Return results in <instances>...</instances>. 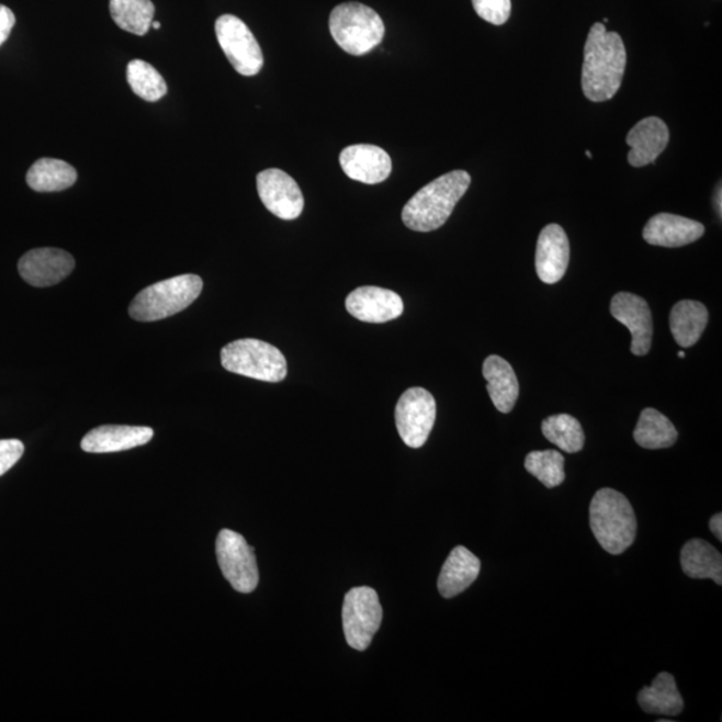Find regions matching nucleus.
<instances>
[{"mask_svg": "<svg viewBox=\"0 0 722 722\" xmlns=\"http://www.w3.org/2000/svg\"><path fill=\"white\" fill-rule=\"evenodd\" d=\"M627 69V50L620 35L603 23L593 24L585 45L583 90L587 100L605 102L620 90Z\"/></svg>", "mask_w": 722, "mask_h": 722, "instance_id": "f257e3e1", "label": "nucleus"}, {"mask_svg": "<svg viewBox=\"0 0 722 722\" xmlns=\"http://www.w3.org/2000/svg\"><path fill=\"white\" fill-rule=\"evenodd\" d=\"M471 185L467 171L454 170L421 188L403 207L402 219L415 232H432L450 218Z\"/></svg>", "mask_w": 722, "mask_h": 722, "instance_id": "f03ea898", "label": "nucleus"}, {"mask_svg": "<svg viewBox=\"0 0 722 722\" xmlns=\"http://www.w3.org/2000/svg\"><path fill=\"white\" fill-rule=\"evenodd\" d=\"M590 528L605 552L620 555L635 541L638 518L625 495L602 488L591 500Z\"/></svg>", "mask_w": 722, "mask_h": 722, "instance_id": "7ed1b4c3", "label": "nucleus"}, {"mask_svg": "<svg viewBox=\"0 0 722 722\" xmlns=\"http://www.w3.org/2000/svg\"><path fill=\"white\" fill-rule=\"evenodd\" d=\"M202 279L198 274H181L153 284L134 297L128 315L137 321H158L180 314L199 298Z\"/></svg>", "mask_w": 722, "mask_h": 722, "instance_id": "20e7f679", "label": "nucleus"}, {"mask_svg": "<svg viewBox=\"0 0 722 722\" xmlns=\"http://www.w3.org/2000/svg\"><path fill=\"white\" fill-rule=\"evenodd\" d=\"M329 30L340 48L354 57L372 52L385 34L381 15L357 2L336 5L330 12Z\"/></svg>", "mask_w": 722, "mask_h": 722, "instance_id": "39448f33", "label": "nucleus"}, {"mask_svg": "<svg viewBox=\"0 0 722 722\" xmlns=\"http://www.w3.org/2000/svg\"><path fill=\"white\" fill-rule=\"evenodd\" d=\"M222 364L226 371L256 381L279 383L286 377V359L277 347L257 339L229 342L222 350Z\"/></svg>", "mask_w": 722, "mask_h": 722, "instance_id": "423d86ee", "label": "nucleus"}, {"mask_svg": "<svg viewBox=\"0 0 722 722\" xmlns=\"http://www.w3.org/2000/svg\"><path fill=\"white\" fill-rule=\"evenodd\" d=\"M383 609L372 587H353L342 603V629L347 644L354 651L364 652L381 628Z\"/></svg>", "mask_w": 722, "mask_h": 722, "instance_id": "0eeeda50", "label": "nucleus"}, {"mask_svg": "<svg viewBox=\"0 0 722 722\" xmlns=\"http://www.w3.org/2000/svg\"><path fill=\"white\" fill-rule=\"evenodd\" d=\"M216 554L225 579L236 591L249 595L256 590L259 585V567L253 549L242 535L228 529L219 531Z\"/></svg>", "mask_w": 722, "mask_h": 722, "instance_id": "6e6552de", "label": "nucleus"}, {"mask_svg": "<svg viewBox=\"0 0 722 722\" xmlns=\"http://www.w3.org/2000/svg\"><path fill=\"white\" fill-rule=\"evenodd\" d=\"M216 35L226 58L238 75L253 77L264 66L259 42L240 18L226 14L216 21Z\"/></svg>", "mask_w": 722, "mask_h": 722, "instance_id": "1a4fd4ad", "label": "nucleus"}, {"mask_svg": "<svg viewBox=\"0 0 722 722\" xmlns=\"http://www.w3.org/2000/svg\"><path fill=\"white\" fill-rule=\"evenodd\" d=\"M437 419V402L425 388H409L396 404L397 432L411 449H420L427 442Z\"/></svg>", "mask_w": 722, "mask_h": 722, "instance_id": "9d476101", "label": "nucleus"}, {"mask_svg": "<svg viewBox=\"0 0 722 722\" xmlns=\"http://www.w3.org/2000/svg\"><path fill=\"white\" fill-rule=\"evenodd\" d=\"M257 192L262 204L274 216L296 219L304 210V195L297 182L280 169H267L257 176Z\"/></svg>", "mask_w": 722, "mask_h": 722, "instance_id": "9b49d317", "label": "nucleus"}, {"mask_svg": "<svg viewBox=\"0 0 722 722\" xmlns=\"http://www.w3.org/2000/svg\"><path fill=\"white\" fill-rule=\"evenodd\" d=\"M76 260L66 250L40 248L22 256L18 271L26 283L46 287L59 284L75 271Z\"/></svg>", "mask_w": 722, "mask_h": 722, "instance_id": "f8f14e48", "label": "nucleus"}, {"mask_svg": "<svg viewBox=\"0 0 722 722\" xmlns=\"http://www.w3.org/2000/svg\"><path fill=\"white\" fill-rule=\"evenodd\" d=\"M610 312L632 334L630 351L635 357H645L651 351L653 339V317L645 300L633 293H617L611 300Z\"/></svg>", "mask_w": 722, "mask_h": 722, "instance_id": "ddd939ff", "label": "nucleus"}, {"mask_svg": "<svg viewBox=\"0 0 722 722\" xmlns=\"http://www.w3.org/2000/svg\"><path fill=\"white\" fill-rule=\"evenodd\" d=\"M346 308L360 321L381 324L403 314V300L397 293L379 286H360L348 295Z\"/></svg>", "mask_w": 722, "mask_h": 722, "instance_id": "4468645a", "label": "nucleus"}, {"mask_svg": "<svg viewBox=\"0 0 722 722\" xmlns=\"http://www.w3.org/2000/svg\"><path fill=\"white\" fill-rule=\"evenodd\" d=\"M342 171L351 180L376 185L388 179L393 161L388 153L375 145H352L340 153Z\"/></svg>", "mask_w": 722, "mask_h": 722, "instance_id": "2eb2a0df", "label": "nucleus"}, {"mask_svg": "<svg viewBox=\"0 0 722 722\" xmlns=\"http://www.w3.org/2000/svg\"><path fill=\"white\" fill-rule=\"evenodd\" d=\"M571 261V244L562 226H544L538 238L535 268L544 284H556L565 277Z\"/></svg>", "mask_w": 722, "mask_h": 722, "instance_id": "dca6fc26", "label": "nucleus"}, {"mask_svg": "<svg viewBox=\"0 0 722 722\" xmlns=\"http://www.w3.org/2000/svg\"><path fill=\"white\" fill-rule=\"evenodd\" d=\"M706 234V228L699 222L677 214L659 213L648 219L644 228V238L654 247L680 248L689 245Z\"/></svg>", "mask_w": 722, "mask_h": 722, "instance_id": "f3484780", "label": "nucleus"}, {"mask_svg": "<svg viewBox=\"0 0 722 722\" xmlns=\"http://www.w3.org/2000/svg\"><path fill=\"white\" fill-rule=\"evenodd\" d=\"M669 128L663 120L647 117L629 132L627 143L630 151L628 161L634 168L646 167L657 160L669 144Z\"/></svg>", "mask_w": 722, "mask_h": 722, "instance_id": "a211bd4d", "label": "nucleus"}, {"mask_svg": "<svg viewBox=\"0 0 722 722\" xmlns=\"http://www.w3.org/2000/svg\"><path fill=\"white\" fill-rule=\"evenodd\" d=\"M153 436L155 432L150 427L101 426L83 438L81 447L91 454H108L149 443Z\"/></svg>", "mask_w": 722, "mask_h": 722, "instance_id": "6ab92c4d", "label": "nucleus"}, {"mask_svg": "<svg viewBox=\"0 0 722 722\" xmlns=\"http://www.w3.org/2000/svg\"><path fill=\"white\" fill-rule=\"evenodd\" d=\"M481 561L466 548L456 546L444 562L438 579V589L444 598L461 595L480 577Z\"/></svg>", "mask_w": 722, "mask_h": 722, "instance_id": "aec40b11", "label": "nucleus"}, {"mask_svg": "<svg viewBox=\"0 0 722 722\" xmlns=\"http://www.w3.org/2000/svg\"><path fill=\"white\" fill-rule=\"evenodd\" d=\"M483 376L487 381V391L498 411L509 414L519 396V383L509 361L493 354L483 364Z\"/></svg>", "mask_w": 722, "mask_h": 722, "instance_id": "412c9836", "label": "nucleus"}, {"mask_svg": "<svg viewBox=\"0 0 722 722\" xmlns=\"http://www.w3.org/2000/svg\"><path fill=\"white\" fill-rule=\"evenodd\" d=\"M709 314L706 305L682 300L670 312V330L678 346L689 348L700 340L708 326Z\"/></svg>", "mask_w": 722, "mask_h": 722, "instance_id": "4be33fe9", "label": "nucleus"}, {"mask_svg": "<svg viewBox=\"0 0 722 722\" xmlns=\"http://www.w3.org/2000/svg\"><path fill=\"white\" fill-rule=\"evenodd\" d=\"M682 572L695 579H713L722 585V556L711 543L691 540L681 550Z\"/></svg>", "mask_w": 722, "mask_h": 722, "instance_id": "5701e85b", "label": "nucleus"}, {"mask_svg": "<svg viewBox=\"0 0 722 722\" xmlns=\"http://www.w3.org/2000/svg\"><path fill=\"white\" fill-rule=\"evenodd\" d=\"M639 703L642 711L651 714L677 715L684 709L675 677L666 672L659 673L651 687L640 690Z\"/></svg>", "mask_w": 722, "mask_h": 722, "instance_id": "b1692460", "label": "nucleus"}, {"mask_svg": "<svg viewBox=\"0 0 722 722\" xmlns=\"http://www.w3.org/2000/svg\"><path fill=\"white\" fill-rule=\"evenodd\" d=\"M77 170L63 160L41 158L30 168L26 181L35 192H63L77 182Z\"/></svg>", "mask_w": 722, "mask_h": 722, "instance_id": "393cba45", "label": "nucleus"}, {"mask_svg": "<svg viewBox=\"0 0 722 722\" xmlns=\"http://www.w3.org/2000/svg\"><path fill=\"white\" fill-rule=\"evenodd\" d=\"M678 432L665 415L654 408H645L641 413L638 427L634 430V440L642 449H669L677 442Z\"/></svg>", "mask_w": 722, "mask_h": 722, "instance_id": "a878e982", "label": "nucleus"}, {"mask_svg": "<svg viewBox=\"0 0 722 722\" xmlns=\"http://www.w3.org/2000/svg\"><path fill=\"white\" fill-rule=\"evenodd\" d=\"M155 12L151 0H110V14L115 24L134 35L149 32Z\"/></svg>", "mask_w": 722, "mask_h": 722, "instance_id": "bb28decb", "label": "nucleus"}, {"mask_svg": "<svg viewBox=\"0 0 722 722\" xmlns=\"http://www.w3.org/2000/svg\"><path fill=\"white\" fill-rule=\"evenodd\" d=\"M543 436L567 454H575L584 449L585 432L579 421L572 415L549 416L542 424Z\"/></svg>", "mask_w": 722, "mask_h": 722, "instance_id": "cd10ccee", "label": "nucleus"}, {"mask_svg": "<svg viewBox=\"0 0 722 722\" xmlns=\"http://www.w3.org/2000/svg\"><path fill=\"white\" fill-rule=\"evenodd\" d=\"M127 83L134 94L148 102L160 101L168 93V84L155 67L145 60L134 59L127 65Z\"/></svg>", "mask_w": 722, "mask_h": 722, "instance_id": "c85d7f7f", "label": "nucleus"}, {"mask_svg": "<svg viewBox=\"0 0 722 722\" xmlns=\"http://www.w3.org/2000/svg\"><path fill=\"white\" fill-rule=\"evenodd\" d=\"M524 469L543 486L554 488L565 482V458L555 450L532 451L524 459Z\"/></svg>", "mask_w": 722, "mask_h": 722, "instance_id": "c756f323", "label": "nucleus"}, {"mask_svg": "<svg viewBox=\"0 0 722 722\" xmlns=\"http://www.w3.org/2000/svg\"><path fill=\"white\" fill-rule=\"evenodd\" d=\"M483 21L501 26L511 15V0H471Z\"/></svg>", "mask_w": 722, "mask_h": 722, "instance_id": "7c9ffc66", "label": "nucleus"}, {"mask_svg": "<svg viewBox=\"0 0 722 722\" xmlns=\"http://www.w3.org/2000/svg\"><path fill=\"white\" fill-rule=\"evenodd\" d=\"M24 452V444L18 439L0 440V476L15 466Z\"/></svg>", "mask_w": 722, "mask_h": 722, "instance_id": "2f4dec72", "label": "nucleus"}, {"mask_svg": "<svg viewBox=\"0 0 722 722\" xmlns=\"http://www.w3.org/2000/svg\"><path fill=\"white\" fill-rule=\"evenodd\" d=\"M15 15L9 8L0 4V46L3 45L15 26Z\"/></svg>", "mask_w": 722, "mask_h": 722, "instance_id": "473e14b6", "label": "nucleus"}, {"mask_svg": "<svg viewBox=\"0 0 722 722\" xmlns=\"http://www.w3.org/2000/svg\"><path fill=\"white\" fill-rule=\"evenodd\" d=\"M709 529L713 532L714 537L718 538V540L721 542L722 541V516L721 514H715L711 518V521H709Z\"/></svg>", "mask_w": 722, "mask_h": 722, "instance_id": "72a5a7b5", "label": "nucleus"}, {"mask_svg": "<svg viewBox=\"0 0 722 722\" xmlns=\"http://www.w3.org/2000/svg\"><path fill=\"white\" fill-rule=\"evenodd\" d=\"M715 207H718L719 216L721 217V188L718 189V194H715Z\"/></svg>", "mask_w": 722, "mask_h": 722, "instance_id": "f704fd0d", "label": "nucleus"}, {"mask_svg": "<svg viewBox=\"0 0 722 722\" xmlns=\"http://www.w3.org/2000/svg\"><path fill=\"white\" fill-rule=\"evenodd\" d=\"M151 27L155 30H160L161 29V23L160 22H151Z\"/></svg>", "mask_w": 722, "mask_h": 722, "instance_id": "c9c22d12", "label": "nucleus"}, {"mask_svg": "<svg viewBox=\"0 0 722 722\" xmlns=\"http://www.w3.org/2000/svg\"><path fill=\"white\" fill-rule=\"evenodd\" d=\"M586 157L590 158V160H591L593 156H591V153L589 150L586 151Z\"/></svg>", "mask_w": 722, "mask_h": 722, "instance_id": "e433bc0d", "label": "nucleus"}, {"mask_svg": "<svg viewBox=\"0 0 722 722\" xmlns=\"http://www.w3.org/2000/svg\"><path fill=\"white\" fill-rule=\"evenodd\" d=\"M678 358H681V359L685 358V352H682V351L678 352Z\"/></svg>", "mask_w": 722, "mask_h": 722, "instance_id": "4c0bfd02", "label": "nucleus"}]
</instances>
